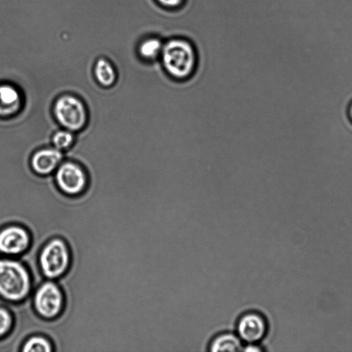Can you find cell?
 Returning <instances> with one entry per match:
<instances>
[{
    "label": "cell",
    "instance_id": "cell-1",
    "mask_svg": "<svg viewBox=\"0 0 352 352\" xmlns=\"http://www.w3.org/2000/svg\"><path fill=\"white\" fill-rule=\"evenodd\" d=\"M32 275L19 258L0 256V300L8 304L23 302L25 309L32 310Z\"/></svg>",
    "mask_w": 352,
    "mask_h": 352
},
{
    "label": "cell",
    "instance_id": "cell-2",
    "mask_svg": "<svg viewBox=\"0 0 352 352\" xmlns=\"http://www.w3.org/2000/svg\"><path fill=\"white\" fill-rule=\"evenodd\" d=\"M164 70L176 80H185L193 74L197 56L193 46L187 41L173 38L163 45L161 52Z\"/></svg>",
    "mask_w": 352,
    "mask_h": 352
},
{
    "label": "cell",
    "instance_id": "cell-3",
    "mask_svg": "<svg viewBox=\"0 0 352 352\" xmlns=\"http://www.w3.org/2000/svg\"><path fill=\"white\" fill-rule=\"evenodd\" d=\"M38 264L44 279L56 280L65 275L71 264L67 242L59 236L49 239L40 250Z\"/></svg>",
    "mask_w": 352,
    "mask_h": 352
},
{
    "label": "cell",
    "instance_id": "cell-4",
    "mask_svg": "<svg viewBox=\"0 0 352 352\" xmlns=\"http://www.w3.org/2000/svg\"><path fill=\"white\" fill-rule=\"evenodd\" d=\"M32 302L37 316L45 320H54L64 309L65 296L56 280L47 279L34 290Z\"/></svg>",
    "mask_w": 352,
    "mask_h": 352
},
{
    "label": "cell",
    "instance_id": "cell-5",
    "mask_svg": "<svg viewBox=\"0 0 352 352\" xmlns=\"http://www.w3.org/2000/svg\"><path fill=\"white\" fill-rule=\"evenodd\" d=\"M31 243V234L23 226L9 223L0 228V256L19 258Z\"/></svg>",
    "mask_w": 352,
    "mask_h": 352
},
{
    "label": "cell",
    "instance_id": "cell-6",
    "mask_svg": "<svg viewBox=\"0 0 352 352\" xmlns=\"http://www.w3.org/2000/svg\"><path fill=\"white\" fill-rule=\"evenodd\" d=\"M58 121L69 131L80 129L86 122V111L83 104L71 96L60 97L54 105Z\"/></svg>",
    "mask_w": 352,
    "mask_h": 352
},
{
    "label": "cell",
    "instance_id": "cell-7",
    "mask_svg": "<svg viewBox=\"0 0 352 352\" xmlns=\"http://www.w3.org/2000/svg\"><path fill=\"white\" fill-rule=\"evenodd\" d=\"M268 324L261 314L249 311L243 314L236 324L237 335L247 344H258L266 336Z\"/></svg>",
    "mask_w": 352,
    "mask_h": 352
},
{
    "label": "cell",
    "instance_id": "cell-8",
    "mask_svg": "<svg viewBox=\"0 0 352 352\" xmlns=\"http://www.w3.org/2000/svg\"><path fill=\"white\" fill-rule=\"evenodd\" d=\"M56 179L59 188L69 195H78L85 188V174L78 165L74 163L62 164L56 172Z\"/></svg>",
    "mask_w": 352,
    "mask_h": 352
},
{
    "label": "cell",
    "instance_id": "cell-9",
    "mask_svg": "<svg viewBox=\"0 0 352 352\" xmlns=\"http://www.w3.org/2000/svg\"><path fill=\"white\" fill-rule=\"evenodd\" d=\"M63 158L62 153L57 148H46L36 152L32 159V166L38 174L52 173Z\"/></svg>",
    "mask_w": 352,
    "mask_h": 352
},
{
    "label": "cell",
    "instance_id": "cell-10",
    "mask_svg": "<svg viewBox=\"0 0 352 352\" xmlns=\"http://www.w3.org/2000/svg\"><path fill=\"white\" fill-rule=\"evenodd\" d=\"M243 347V342L238 335L230 332H224L212 339L209 345V351L212 352H234L242 351Z\"/></svg>",
    "mask_w": 352,
    "mask_h": 352
},
{
    "label": "cell",
    "instance_id": "cell-11",
    "mask_svg": "<svg viewBox=\"0 0 352 352\" xmlns=\"http://www.w3.org/2000/svg\"><path fill=\"white\" fill-rule=\"evenodd\" d=\"M21 98L18 91L12 86H0V115L10 116L20 108Z\"/></svg>",
    "mask_w": 352,
    "mask_h": 352
},
{
    "label": "cell",
    "instance_id": "cell-12",
    "mask_svg": "<svg viewBox=\"0 0 352 352\" xmlns=\"http://www.w3.org/2000/svg\"><path fill=\"white\" fill-rule=\"evenodd\" d=\"M21 352H52L54 345L52 341L45 336L40 333L32 334L22 343Z\"/></svg>",
    "mask_w": 352,
    "mask_h": 352
},
{
    "label": "cell",
    "instance_id": "cell-13",
    "mask_svg": "<svg viewBox=\"0 0 352 352\" xmlns=\"http://www.w3.org/2000/svg\"><path fill=\"white\" fill-rule=\"evenodd\" d=\"M94 74L97 80L104 87L112 85L116 77L111 63L104 58H100L96 62Z\"/></svg>",
    "mask_w": 352,
    "mask_h": 352
},
{
    "label": "cell",
    "instance_id": "cell-14",
    "mask_svg": "<svg viewBox=\"0 0 352 352\" xmlns=\"http://www.w3.org/2000/svg\"><path fill=\"white\" fill-rule=\"evenodd\" d=\"M163 45L158 38H146L138 45L137 52L143 59L153 60L161 54Z\"/></svg>",
    "mask_w": 352,
    "mask_h": 352
},
{
    "label": "cell",
    "instance_id": "cell-15",
    "mask_svg": "<svg viewBox=\"0 0 352 352\" xmlns=\"http://www.w3.org/2000/svg\"><path fill=\"white\" fill-rule=\"evenodd\" d=\"M7 305L0 303V340L10 334L14 324V315Z\"/></svg>",
    "mask_w": 352,
    "mask_h": 352
},
{
    "label": "cell",
    "instance_id": "cell-16",
    "mask_svg": "<svg viewBox=\"0 0 352 352\" xmlns=\"http://www.w3.org/2000/svg\"><path fill=\"white\" fill-rule=\"evenodd\" d=\"M74 135L69 131H58L52 138V142L58 150L69 148L74 142Z\"/></svg>",
    "mask_w": 352,
    "mask_h": 352
},
{
    "label": "cell",
    "instance_id": "cell-17",
    "mask_svg": "<svg viewBox=\"0 0 352 352\" xmlns=\"http://www.w3.org/2000/svg\"><path fill=\"white\" fill-rule=\"evenodd\" d=\"M242 351L247 352H259L263 351V349L256 343H250L243 346Z\"/></svg>",
    "mask_w": 352,
    "mask_h": 352
},
{
    "label": "cell",
    "instance_id": "cell-18",
    "mask_svg": "<svg viewBox=\"0 0 352 352\" xmlns=\"http://www.w3.org/2000/svg\"><path fill=\"white\" fill-rule=\"evenodd\" d=\"M160 4L167 7H175L181 4L183 0H157Z\"/></svg>",
    "mask_w": 352,
    "mask_h": 352
},
{
    "label": "cell",
    "instance_id": "cell-19",
    "mask_svg": "<svg viewBox=\"0 0 352 352\" xmlns=\"http://www.w3.org/2000/svg\"><path fill=\"white\" fill-rule=\"evenodd\" d=\"M347 116L349 120L352 123V100L349 102L347 108Z\"/></svg>",
    "mask_w": 352,
    "mask_h": 352
}]
</instances>
